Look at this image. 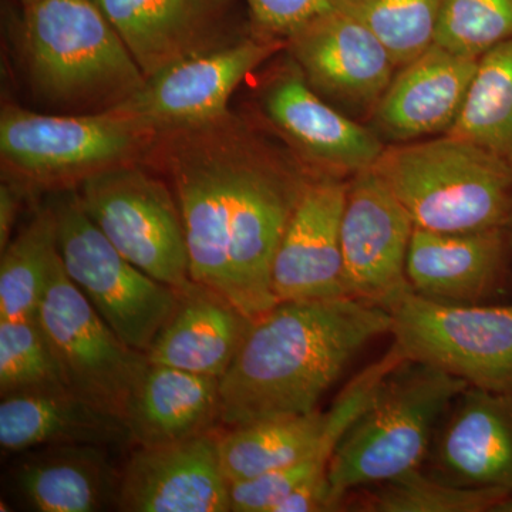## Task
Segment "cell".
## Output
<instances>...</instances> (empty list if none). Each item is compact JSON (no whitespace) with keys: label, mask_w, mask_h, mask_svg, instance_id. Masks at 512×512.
I'll list each match as a JSON object with an SVG mask.
<instances>
[{"label":"cell","mask_w":512,"mask_h":512,"mask_svg":"<svg viewBox=\"0 0 512 512\" xmlns=\"http://www.w3.org/2000/svg\"><path fill=\"white\" fill-rule=\"evenodd\" d=\"M141 163L173 188L191 281L252 320L278 305L272 265L312 175L271 153L229 111L158 133Z\"/></svg>","instance_id":"6da1fadb"},{"label":"cell","mask_w":512,"mask_h":512,"mask_svg":"<svg viewBox=\"0 0 512 512\" xmlns=\"http://www.w3.org/2000/svg\"><path fill=\"white\" fill-rule=\"evenodd\" d=\"M389 312L355 298L281 302L252 320L221 377L225 427L305 416L353 359L390 332Z\"/></svg>","instance_id":"7a4b0ae2"},{"label":"cell","mask_w":512,"mask_h":512,"mask_svg":"<svg viewBox=\"0 0 512 512\" xmlns=\"http://www.w3.org/2000/svg\"><path fill=\"white\" fill-rule=\"evenodd\" d=\"M23 8V59L40 99L74 114L101 113L146 82L96 0H35Z\"/></svg>","instance_id":"3957f363"},{"label":"cell","mask_w":512,"mask_h":512,"mask_svg":"<svg viewBox=\"0 0 512 512\" xmlns=\"http://www.w3.org/2000/svg\"><path fill=\"white\" fill-rule=\"evenodd\" d=\"M470 386L424 363L403 359L384 375L365 409L340 437L328 468L332 511L353 491L423 466L441 417Z\"/></svg>","instance_id":"277c9868"},{"label":"cell","mask_w":512,"mask_h":512,"mask_svg":"<svg viewBox=\"0 0 512 512\" xmlns=\"http://www.w3.org/2000/svg\"><path fill=\"white\" fill-rule=\"evenodd\" d=\"M373 170L392 188L414 227L436 232L505 228L512 218V170L453 136L384 148Z\"/></svg>","instance_id":"5b68a950"},{"label":"cell","mask_w":512,"mask_h":512,"mask_svg":"<svg viewBox=\"0 0 512 512\" xmlns=\"http://www.w3.org/2000/svg\"><path fill=\"white\" fill-rule=\"evenodd\" d=\"M156 136L110 110L59 116L8 104L0 114L3 173L26 192L69 190L107 168L141 163Z\"/></svg>","instance_id":"8992f818"},{"label":"cell","mask_w":512,"mask_h":512,"mask_svg":"<svg viewBox=\"0 0 512 512\" xmlns=\"http://www.w3.org/2000/svg\"><path fill=\"white\" fill-rule=\"evenodd\" d=\"M64 271L131 349L146 353L177 308V289L151 278L114 248L83 210L76 188L49 201Z\"/></svg>","instance_id":"52a82bcc"},{"label":"cell","mask_w":512,"mask_h":512,"mask_svg":"<svg viewBox=\"0 0 512 512\" xmlns=\"http://www.w3.org/2000/svg\"><path fill=\"white\" fill-rule=\"evenodd\" d=\"M393 345L470 386L512 392V303L458 305L412 289L387 306Z\"/></svg>","instance_id":"ba28073f"},{"label":"cell","mask_w":512,"mask_h":512,"mask_svg":"<svg viewBox=\"0 0 512 512\" xmlns=\"http://www.w3.org/2000/svg\"><path fill=\"white\" fill-rule=\"evenodd\" d=\"M76 191L93 224L131 264L177 291L191 284L183 217L160 174L143 163L117 165Z\"/></svg>","instance_id":"9c48e42d"},{"label":"cell","mask_w":512,"mask_h":512,"mask_svg":"<svg viewBox=\"0 0 512 512\" xmlns=\"http://www.w3.org/2000/svg\"><path fill=\"white\" fill-rule=\"evenodd\" d=\"M36 318L67 389L124 421L150 362L146 353L131 349L104 322L70 281L60 254Z\"/></svg>","instance_id":"30bf717a"},{"label":"cell","mask_w":512,"mask_h":512,"mask_svg":"<svg viewBox=\"0 0 512 512\" xmlns=\"http://www.w3.org/2000/svg\"><path fill=\"white\" fill-rule=\"evenodd\" d=\"M282 47L286 40L272 37L232 40L147 77L110 111L156 134L217 119L228 113L239 84Z\"/></svg>","instance_id":"8fae6325"},{"label":"cell","mask_w":512,"mask_h":512,"mask_svg":"<svg viewBox=\"0 0 512 512\" xmlns=\"http://www.w3.org/2000/svg\"><path fill=\"white\" fill-rule=\"evenodd\" d=\"M414 222L392 188L373 170L348 183L340 245L349 298L386 309L409 291L406 264Z\"/></svg>","instance_id":"7c38bea8"},{"label":"cell","mask_w":512,"mask_h":512,"mask_svg":"<svg viewBox=\"0 0 512 512\" xmlns=\"http://www.w3.org/2000/svg\"><path fill=\"white\" fill-rule=\"evenodd\" d=\"M421 468L457 487L512 494V392L468 386L457 394Z\"/></svg>","instance_id":"4fadbf2b"},{"label":"cell","mask_w":512,"mask_h":512,"mask_svg":"<svg viewBox=\"0 0 512 512\" xmlns=\"http://www.w3.org/2000/svg\"><path fill=\"white\" fill-rule=\"evenodd\" d=\"M293 60L313 89L355 111H375L396 74L379 39L333 6L286 39Z\"/></svg>","instance_id":"5bb4252c"},{"label":"cell","mask_w":512,"mask_h":512,"mask_svg":"<svg viewBox=\"0 0 512 512\" xmlns=\"http://www.w3.org/2000/svg\"><path fill=\"white\" fill-rule=\"evenodd\" d=\"M346 191L348 183L333 175L313 177L306 185L272 265L276 302L349 298L340 245Z\"/></svg>","instance_id":"9a60e30c"},{"label":"cell","mask_w":512,"mask_h":512,"mask_svg":"<svg viewBox=\"0 0 512 512\" xmlns=\"http://www.w3.org/2000/svg\"><path fill=\"white\" fill-rule=\"evenodd\" d=\"M121 512H231L217 433L138 447L120 471Z\"/></svg>","instance_id":"2e32d148"},{"label":"cell","mask_w":512,"mask_h":512,"mask_svg":"<svg viewBox=\"0 0 512 512\" xmlns=\"http://www.w3.org/2000/svg\"><path fill=\"white\" fill-rule=\"evenodd\" d=\"M413 292L433 301L481 305L510 291V229L436 232L414 227L406 264Z\"/></svg>","instance_id":"e0dca14e"},{"label":"cell","mask_w":512,"mask_h":512,"mask_svg":"<svg viewBox=\"0 0 512 512\" xmlns=\"http://www.w3.org/2000/svg\"><path fill=\"white\" fill-rule=\"evenodd\" d=\"M234 0H96L144 76L232 42Z\"/></svg>","instance_id":"ac0fdd59"},{"label":"cell","mask_w":512,"mask_h":512,"mask_svg":"<svg viewBox=\"0 0 512 512\" xmlns=\"http://www.w3.org/2000/svg\"><path fill=\"white\" fill-rule=\"evenodd\" d=\"M478 60L431 45L400 67L375 109L383 133L399 141L447 134L466 103Z\"/></svg>","instance_id":"d6986e66"},{"label":"cell","mask_w":512,"mask_h":512,"mask_svg":"<svg viewBox=\"0 0 512 512\" xmlns=\"http://www.w3.org/2000/svg\"><path fill=\"white\" fill-rule=\"evenodd\" d=\"M109 447L50 444L22 451L9 471L13 493L26 510L99 512L116 507L120 473Z\"/></svg>","instance_id":"ffe728a7"},{"label":"cell","mask_w":512,"mask_h":512,"mask_svg":"<svg viewBox=\"0 0 512 512\" xmlns=\"http://www.w3.org/2000/svg\"><path fill=\"white\" fill-rule=\"evenodd\" d=\"M266 116L299 151L329 171L373 167L383 144L356 121L320 99L303 74L286 73L265 93Z\"/></svg>","instance_id":"44dd1931"},{"label":"cell","mask_w":512,"mask_h":512,"mask_svg":"<svg viewBox=\"0 0 512 512\" xmlns=\"http://www.w3.org/2000/svg\"><path fill=\"white\" fill-rule=\"evenodd\" d=\"M178 293L177 308L148 350V362L221 379L252 319L221 293L197 282Z\"/></svg>","instance_id":"7402d4cb"},{"label":"cell","mask_w":512,"mask_h":512,"mask_svg":"<svg viewBox=\"0 0 512 512\" xmlns=\"http://www.w3.org/2000/svg\"><path fill=\"white\" fill-rule=\"evenodd\" d=\"M220 380L150 363L124 417L131 443L161 446L211 431L220 421Z\"/></svg>","instance_id":"603a6c76"},{"label":"cell","mask_w":512,"mask_h":512,"mask_svg":"<svg viewBox=\"0 0 512 512\" xmlns=\"http://www.w3.org/2000/svg\"><path fill=\"white\" fill-rule=\"evenodd\" d=\"M350 424L343 412L258 421L217 433L218 458L228 483L249 480L301 463L313 454L332 458Z\"/></svg>","instance_id":"cb8c5ba5"},{"label":"cell","mask_w":512,"mask_h":512,"mask_svg":"<svg viewBox=\"0 0 512 512\" xmlns=\"http://www.w3.org/2000/svg\"><path fill=\"white\" fill-rule=\"evenodd\" d=\"M50 444L121 447L131 443L126 423L70 390L19 394L0 403V447L19 454Z\"/></svg>","instance_id":"d4e9b609"},{"label":"cell","mask_w":512,"mask_h":512,"mask_svg":"<svg viewBox=\"0 0 512 512\" xmlns=\"http://www.w3.org/2000/svg\"><path fill=\"white\" fill-rule=\"evenodd\" d=\"M59 256L55 212L39 208L0 258V320L35 318Z\"/></svg>","instance_id":"484cf974"},{"label":"cell","mask_w":512,"mask_h":512,"mask_svg":"<svg viewBox=\"0 0 512 512\" xmlns=\"http://www.w3.org/2000/svg\"><path fill=\"white\" fill-rule=\"evenodd\" d=\"M447 134L476 144L512 170V39L480 57L466 103Z\"/></svg>","instance_id":"4316f807"},{"label":"cell","mask_w":512,"mask_h":512,"mask_svg":"<svg viewBox=\"0 0 512 512\" xmlns=\"http://www.w3.org/2000/svg\"><path fill=\"white\" fill-rule=\"evenodd\" d=\"M511 493L491 488L457 487L423 468L350 493L346 510L360 512H494Z\"/></svg>","instance_id":"83f0119b"},{"label":"cell","mask_w":512,"mask_h":512,"mask_svg":"<svg viewBox=\"0 0 512 512\" xmlns=\"http://www.w3.org/2000/svg\"><path fill=\"white\" fill-rule=\"evenodd\" d=\"M444 0H335L382 42L397 70L434 45Z\"/></svg>","instance_id":"f1b7e54d"},{"label":"cell","mask_w":512,"mask_h":512,"mask_svg":"<svg viewBox=\"0 0 512 512\" xmlns=\"http://www.w3.org/2000/svg\"><path fill=\"white\" fill-rule=\"evenodd\" d=\"M59 390L69 389L36 316L0 320V397Z\"/></svg>","instance_id":"f546056e"},{"label":"cell","mask_w":512,"mask_h":512,"mask_svg":"<svg viewBox=\"0 0 512 512\" xmlns=\"http://www.w3.org/2000/svg\"><path fill=\"white\" fill-rule=\"evenodd\" d=\"M512 39V0H444L434 45L480 59Z\"/></svg>","instance_id":"4dcf8cb0"},{"label":"cell","mask_w":512,"mask_h":512,"mask_svg":"<svg viewBox=\"0 0 512 512\" xmlns=\"http://www.w3.org/2000/svg\"><path fill=\"white\" fill-rule=\"evenodd\" d=\"M313 454L301 463L249 480L229 483L231 512H272L276 505L306 481H328V460Z\"/></svg>","instance_id":"1f68e13d"},{"label":"cell","mask_w":512,"mask_h":512,"mask_svg":"<svg viewBox=\"0 0 512 512\" xmlns=\"http://www.w3.org/2000/svg\"><path fill=\"white\" fill-rule=\"evenodd\" d=\"M259 36L286 40L335 6V0H245Z\"/></svg>","instance_id":"d6a6232c"},{"label":"cell","mask_w":512,"mask_h":512,"mask_svg":"<svg viewBox=\"0 0 512 512\" xmlns=\"http://www.w3.org/2000/svg\"><path fill=\"white\" fill-rule=\"evenodd\" d=\"M26 194L28 192L12 181L6 180L0 185V249L5 248L12 239L20 201Z\"/></svg>","instance_id":"836d02e7"},{"label":"cell","mask_w":512,"mask_h":512,"mask_svg":"<svg viewBox=\"0 0 512 512\" xmlns=\"http://www.w3.org/2000/svg\"><path fill=\"white\" fill-rule=\"evenodd\" d=\"M494 512H512V494L508 495L503 503L498 504Z\"/></svg>","instance_id":"e575fe53"},{"label":"cell","mask_w":512,"mask_h":512,"mask_svg":"<svg viewBox=\"0 0 512 512\" xmlns=\"http://www.w3.org/2000/svg\"><path fill=\"white\" fill-rule=\"evenodd\" d=\"M508 229H510V235H511V245H512V218H511V222H510V225H508Z\"/></svg>","instance_id":"d590c367"},{"label":"cell","mask_w":512,"mask_h":512,"mask_svg":"<svg viewBox=\"0 0 512 512\" xmlns=\"http://www.w3.org/2000/svg\"><path fill=\"white\" fill-rule=\"evenodd\" d=\"M30 2H35V0H22L23 5H28Z\"/></svg>","instance_id":"8d00e7d4"}]
</instances>
